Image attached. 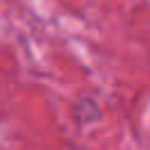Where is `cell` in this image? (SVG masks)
Here are the masks:
<instances>
[{
    "label": "cell",
    "instance_id": "6da1fadb",
    "mask_svg": "<svg viewBox=\"0 0 150 150\" xmlns=\"http://www.w3.org/2000/svg\"><path fill=\"white\" fill-rule=\"evenodd\" d=\"M75 119L77 124H95L99 119V106L93 97H82L77 99V106H75Z\"/></svg>",
    "mask_w": 150,
    "mask_h": 150
}]
</instances>
